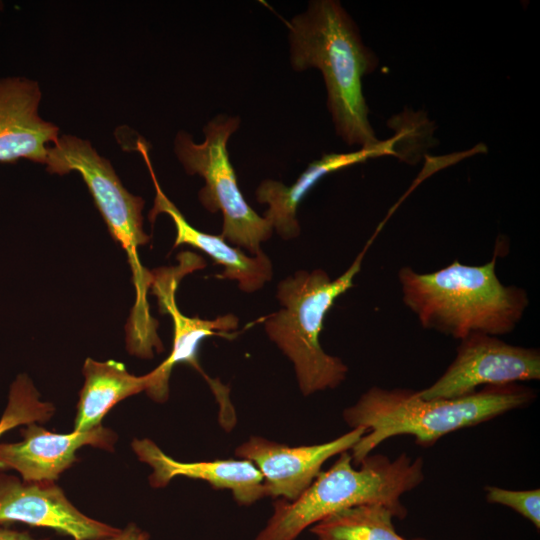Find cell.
<instances>
[{
    "label": "cell",
    "mask_w": 540,
    "mask_h": 540,
    "mask_svg": "<svg viewBox=\"0 0 540 540\" xmlns=\"http://www.w3.org/2000/svg\"><path fill=\"white\" fill-rule=\"evenodd\" d=\"M239 125V117L218 115L204 126L205 138L201 143L194 142L189 133L179 131L174 151L188 174H198L204 179L198 197L209 212H221V236L237 248L256 255L262 251L261 243L271 237L273 227L250 207L238 186L227 142Z\"/></svg>",
    "instance_id": "52a82bcc"
},
{
    "label": "cell",
    "mask_w": 540,
    "mask_h": 540,
    "mask_svg": "<svg viewBox=\"0 0 540 540\" xmlns=\"http://www.w3.org/2000/svg\"><path fill=\"white\" fill-rule=\"evenodd\" d=\"M2 9V3L0 2V10Z\"/></svg>",
    "instance_id": "603a6c76"
},
{
    "label": "cell",
    "mask_w": 540,
    "mask_h": 540,
    "mask_svg": "<svg viewBox=\"0 0 540 540\" xmlns=\"http://www.w3.org/2000/svg\"><path fill=\"white\" fill-rule=\"evenodd\" d=\"M132 449L140 461L152 468L149 482L154 488L165 487L176 476H185L206 481L216 489L230 490L241 505L267 497L263 476L249 460L180 462L165 454L150 439H134Z\"/></svg>",
    "instance_id": "9a60e30c"
},
{
    "label": "cell",
    "mask_w": 540,
    "mask_h": 540,
    "mask_svg": "<svg viewBox=\"0 0 540 540\" xmlns=\"http://www.w3.org/2000/svg\"><path fill=\"white\" fill-rule=\"evenodd\" d=\"M287 26L292 68L321 71L336 133L348 145L377 146L381 141L368 119L362 78L375 70L378 59L353 19L338 1L314 0Z\"/></svg>",
    "instance_id": "6da1fadb"
},
{
    "label": "cell",
    "mask_w": 540,
    "mask_h": 540,
    "mask_svg": "<svg viewBox=\"0 0 540 540\" xmlns=\"http://www.w3.org/2000/svg\"><path fill=\"white\" fill-rule=\"evenodd\" d=\"M0 540H46L36 539L26 531L12 530L6 527H0Z\"/></svg>",
    "instance_id": "7402d4cb"
},
{
    "label": "cell",
    "mask_w": 540,
    "mask_h": 540,
    "mask_svg": "<svg viewBox=\"0 0 540 540\" xmlns=\"http://www.w3.org/2000/svg\"><path fill=\"white\" fill-rule=\"evenodd\" d=\"M36 423L20 430L22 441L0 442V471H17L23 481L54 482L77 460L76 451L82 446L112 450L117 440L102 425L87 432L57 434Z\"/></svg>",
    "instance_id": "7c38bea8"
},
{
    "label": "cell",
    "mask_w": 540,
    "mask_h": 540,
    "mask_svg": "<svg viewBox=\"0 0 540 540\" xmlns=\"http://www.w3.org/2000/svg\"><path fill=\"white\" fill-rule=\"evenodd\" d=\"M53 412L51 403L40 400L30 378L20 374L10 387L8 403L0 419V436L19 425L47 421Z\"/></svg>",
    "instance_id": "d6986e66"
},
{
    "label": "cell",
    "mask_w": 540,
    "mask_h": 540,
    "mask_svg": "<svg viewBox=\"0 0 540 540\" xmlns=\"http://www.w3.org/2000/svg\"><path fill=\"white\" fill-rule=\"evenodd\" d=\"M84 384L79 394L75 432H87L101 426L103 417L123 399L146 391L150 373L136 376L115 360L104 362L87 358L83 365Z\"/></svg>",
    "instance_id": "e0dca14e"
},
{
    "label": "cell",
    "mask_w": 540,
    "mask_h": 540,
    "mask_svg": "<svg viewBox=\"0 0 540 540\" xmlns=\"http://www.w3.org/2000/svg\"><path fill=\"white\" fill-rule=\"evenodd\" d=\"M535 398L534 390L517 383L485 386L463 397L438 400L423 399L411 389L374 386L343 411L351 429H366L350 455L358 465L378 445L398 435H411L418 445L429 447L446 434L527 407Z\"/></svg>",
    "instance_id": "7a4b0ae2"
},
{
    "label": "cell",
    "mask_w": 540,
    "mask_h": 540,
    "mask_svg": "<svg viewBox=\"0 0 540 540\" xmlns=\"http://www.w3.org/2000/svg\"><path fill=\"white\" fill-rule=\"evenodd\" d=\"M102 540H151L148 533L140 529L134 524H129L124 529L112 537Z\"/></svg>",
    "instance_id": "44dd1931"
},
{
    "label": "cell",
    "mask_w": 540,
    "mask_h": 540,
    "mask_svg": "<svg viewBox=\"0 0 540 540\" xmlns=\"http://www.w3.org/2000/svg\"><path fill=\"white\" fill-rule=\"evenodd\" d=\"M40 100L37 82L24 77L0 79V162L24 158L45 164L59 128L39 116Z\"/></svg>",
    "instance_id": "4fadbf2b"
},
{
    "label": "cell",
    "mask_w": 540,
    "mask_h": 540,
    "mask_svg": "<svg viewBox=\"0 0 540 540\" xmlns=\"http://www.w3.org/2000/svg\"><path fill=\"white\" fill-rule=\"evenodd\" d=\"M349 451L320 471L296 499H278L273 513L255 540H295L302 531L338 511L365 504H380L403 519L407 510L401 496L424 480L423 460L403 453L390 460L383 454L368 455L353 467Z\"/></svg>",
    "instance_id": "277c9868"
},
{
    "label": "cell",
    "mask_w": 540,
    "mask_h": 540,
    "mask_svg": "<svg viewBox=\"0 0 540 540\" xmlns=\"http://www.w3.org/2000/svg\"><path fill=\"white\" fill-rule=\"evenodd\" d=\"M13 522L49 528L74 540H102L121 531L83 514L54 482L0 473V524Z\"/></svg>",
    "instance_id": "8fae6325"
},
{
    "label": "cell",
    "mask_w": 540,
    "mask_h": 540,
    "mask_svg": "<svg viewBox=\"0 0 540 540\" xmlns=\"http://www.w3.org/2000/svg\"><path fill=\"white\" fill-rule=\"evenodd\" d=\"M398 280L404 304L424 328L459 340L474 333L508 334L529 305L525 289L501 283L495 257L483 265L454 260L431 273L406 266Z\"/></svg>",
    "instance_id": "3957f363"
},
{
    "label": "cell",
    "mask_w": 540,
    "mask_h": 540,
    "mask_svg": "<svg viewBox=\"0 0 540 540\" xmlns=\"http://www.w3.org/2000/svg\"><path fill=\"white\" fill-rule=\"evenodd\" d=\"M485 492L489 503L507 506L528 519L537 529L540 528L539 489L515 491L486 486Z\"/></svg>",
    "instance_id": "ffe728a7"
},
{
    "label": "cell",
    "mask_w": 540,
    "mask_h": 540,
    "mask_svg": "<svg viewBox=\"0 0 540 540\" xmlns=\"http://www.w3.org/2000/svg\"><path fill=\"white\" fill-rule=\"evenodd\" d=\"M136 148L145 160L156 191L149 219L154 222L157 215L161 213L170 216L176 228L174 247L186 244L206 253L215 264L223 267V272L217 277L236 281L238 287L246 293H253L261 289L266 282L272 279V262L263 251L248 256L239 248L228 243L221 235L204 233L191 226L161 190L150 162L147 144L139 140Z\"/></svg>",
    "instance_id": "5bb4252c"
},
{
    "label": "cell",
    "mask_w": 540,
    "mask_h": 540,
    "mask_svg": "<svg viewBox=\"0 0 540 540\" xmlns=\"http://www.w3.org/2000/svg\"><path fill=\"white\" fill-rule=\"evenodd\" d=\"M402 136L403 133H400L372 148L325 154L311 162L291 186L272 179L262 181L256 190V198L259 203L268 205L263 217L281 238L289 240L298 237L300 226L296 218L297 208L324 176L370 158L398 155L395 147Z\"/></svg>",
    "instance_id": "2e32d148"
},
{
    "label": "cell",
    "mask_w": 540,
    "mask_h": 540,
    "mask_svg": "<svg viewBox=\"0 0 540 540\" xmlns=\"http://www.w3.org/2000/svg\"><path fill=\"white\" fill-rule=\"evenodd\" d=\"M45 165L51 174L76 171L82 176L111 236L127 254L136 292L130 321L137 325L149 323L152 317L146 295L152 283V272L143 267L138 256V248L150 240L143 230L144 200L123 186L111 163L100 156L88 140L73 135L60 136L48 147Z\"/></svg>",
    "instance_id": "8992f818"
},
{
    "label": "cell",
    "mask_w": 540,
    "mask_h": 540,
    "mask_svg": "<svg viewBox=\"0 0 540 540\" xmlns=\"http://www.w3.org/2000/svg\"><path fill=\"white\" fill-rule=\"evenodd\" d=\"M384 505L365 504L333 513L311 526L317 540H407L394 527Z\"/></svg>",
    "instance_id": "ac0fdd59"
},
{
    "label": "cell",
    "mask_w": 540,
    "mask_h": 540,
    "mask_svg": "<svg viewBox=\"0 0 540 540\" xmlns=\"http://www.w3.org/2000/svg\"><path fill=\"white\" fill-rule=\"evenodd\" d=\"M374 236L351 266L332 280L323 269L299 270L277 285L282 309L263 319L268 337L293 363L304 396L338 387L348 373L347 365L326 353L320 344L323 321L335 300L353 286Z\"/></svg>",
    "instance_id": "5b68a950"
},
{
    "label": "cell",
    "mask_w": 540,
    "mask_h": 540,
    "mask_svg": "<svg viewBox=\"0 0 540 540\" xmlns=\"http://www.w3.org/2000/svg\"><path fill=\"white\" fill-rule=\"evenodd\" d=\"M365 433L364 427H357L325 443L294 447L253 436L235 449V455L258 468L267 496L292 501L310 486L328 459L350 451Z\"/></svg>",
    "instance_id": "30bf717a"
},
{
    "label": "cell",
    "mask_w": 540,
    "mask_h": 540,
    "mask_svg": "<svg viewBox=\"0 0 540 540\" xmlns=\"http://www.w3.org/2000/svg\"><path fill=\"white\" fill-rule=\"evenodd\" d=\"M177 267L164 268L152 272L151 289L157 297L159 310L167 313L173 320V345L170 355L157 368L149 372L151 379L147 394L157 402H164L168 397V381L173 367L186 363L207 376L200 367L198 351L201 342L209 336L231 337L228 331L238 327L239 319L233 314L219 316L213 320L199 317H187L182 314L175 301V292L181 278L205 265L202 259L191 254L181 255Z\"/></svg>",
    "instance_id": "9c48e42d"
},
{
    "label": "cell",
    "mask_w": 540,
    "mask_h": 540,
    "mask_svg": "<svg viewBox=\"0 0 540 540\" xmlns=\"http://www.w3.org/2000/svg\"><path fill=\"white\" fill-rule=\"evenodd\" d=\"M540 379V352L514 346L497 336L474 333L460 340L457 354L442 376L418 391L426 400L454 399L479 386L514 384Z\"/></svg>",
    "instance_id": "ba28073f"
}]
</instances>
